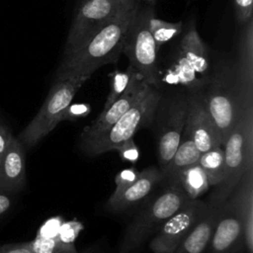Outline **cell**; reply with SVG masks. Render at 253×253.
<instances>
[{
  "label": "cell",
  "instance_id": "cell-13",
  "mask_svg": "<svg viewBox=\"0 0 253 253\" xmlns=\"http://www.w3.org/2000/svg\"><path fill=\"white\" fill-rule=\"evenodd\" d=\"M208 249L209 253H244L246 249L242 222L229 199L219 207Z\"/></svg>",
  "mask_w": 253,
  "mask_h": 253
},
{
  "label": "cell",
  "instance_id": "cell-12",
  "mask_svg": "<svg viewBox=\"0 0 253 253\" xmlns=\"http://www.w3.org/2000/svg\"><path fill=\"white\" fill-rule=\"evenodd\" d=\"M150 88L142 77L138 74L128 85L126 91L106 110H102L100 115L87 126H85L79 136V146L93 140L101 133L109 129L133 104H135Z\"/></svg>",
  "mask_w": 253,
  "mask_h": 253
},
{
  "label": "cell",
  "instance_id": "cell-22",
  "mask_svg": "<svg viewBox=\"0 0 253 253\" xmlns=\"http://www.w3.org/2000/svg\"><path fill=\"white\" fill-rule=\"evenodd\" d=\"M199 164L205 171L210 186L217 187L223 178L224 153L221 145L201 153Z\"/></svg>",
  "mask_w": 253,
  "mask_h": 253
},
{
  "label": "cell",
  "instance_id": "cell-36",
  "mask_svg": "<svg viewBox=\"0 0 253 253\" xmlns=\"http://www.w3.org/2000/svg\"><path fill=\"white\" fill-rule=\"evenodd\" d=\"M145 1H148V2H152V1H154V0H145Z\"/></svg>",
  "mask_w": 253,
  "mask_h": 253
},
{
  "label": "cell",
  "instance_id": "cell-19",
  "mask_svg": "<svg viewBox=\"0 0 253 253\" xmlns=\"http://www.w3.org/2000/svg\"><path fill=\"white\" fill-rule=\"evenodd\" d=\"M201 152L189 133L184 129L181 141L166 169L162 172L163 180H166L168 186L176 185L177 179L182 171L199 163Z\"/></svg>",
  "mask_w": 253,
  "mask_h": 253
},
{
  "label": "cell",
  "instance_id": "cell-6",
  "mask_svg": "<svg viewBox=\"0 0 253 253\" xmlns=\"http://www.w3.org/2000/svg\"><path fill=\"white\" fill-rule=\"evenodd\" d=\"M87 80L86 77L54 79L39 112L17 137L24 147L35 146L61 122L63 111Z\"/></svg>",
  "mask_w": 253,
  "mask_h": 253
},
{
  "label": "cell",
  "instance_id": "cell-27",
  "mask_svg": "<svg viewBox=\"0 0 253 253\" xmlns=\"http://www.w3.org/2000/svg\"><path fill=\"white\" fill-rule=\"evenodd\" d=\"M83 229V224L78 220L63 221L60 225L57 237L65 243H74L75 239Z\"/></svg>",
  "mask_w": 253,
  "mask_h": 253
},
{
  "label": "cell",
  "instance_id": "cell-3",
  "mask_svg": "<svg viewBox=\"0 0 253 253\" xmlns=\"http://www.w3.org/2000/svg\"><path fill=\"white\" fill-rule=\"evenodd\" d=\"M189 201L190 199L180 186H168L135 214L125 231L118 253H138L166 219Z\"/></svg>",
  "mask_w": 253,
  "mask_h": 253
},
{
  "label": "cell",
  "instance_id": "cell-1",
  "mask_svg": "<svg viewBox=\"0 0 253 253\" xmlns=\"http://www.w3.org/2000/svg\"><path fill=\"white\" fill-rule=\"evenodd\" d=\"M201 91L223 145L238 123L253 112V80L244 76L236 62L230 60L209 74Z\"/></svg>",
  "mask_w": 253,
  "mask_h": 253
},
{
  "label": "cell",
  "instance_id": "cell-33",
  "mask_svg": "<svg viewBox=\"0 0 253 253\" xmlns=\"http://www.w3.org/2000/svg\"><path fill=\"white\" fill-rule=\"evenodd\" d=\"M12 136V132L4 125L0 124V159L3 156Z\"/></svg>",
  "mask_w": 253,
  "mask_h": 253
},
{
  "label": "cell",
  "instance_id": "cell-10",
  "mask_svg": "<svg viewBox=\"0 0 253 253\" xmlns=\"http://www.w3.org/2000/svg\"><path fill=\"white\" fill-rule=\"evenodd\" d=\"M208 209V202L190 200L172 214L152 236L149 243L153 253H173Z\"/></svg>",
  "mask_w": 253,
  "mask_h": 253
},
{
  "label": "cell",
  "instance_id": "cell-4",
  "mask_svg": "<svg viewBox=\"0 0 253 253\" xmlns=\"http://www.w3.org/2000/svg\"><path fill=\"white\" fill-rule=\"evenodd\" d=\"M222 147L223 178L208 202L215 207L222 205L231 196L246 170L253 165V112L231 130Z\"/></svg>",
  "mask_w": 253,
  "mask_h": 253
},
{
  "label": "cell",
  "instance_id": "cell-30",
  "mask_svg": "<svg viewBox=\"0 0 253 253\" xmlns=\"http://www.w3.org/2000/svg\"><path fill=\"white\" fill-rule=\"evenodd\" d=\"M116 150L125 160L129 162H136L139 157V150L132 137L123 141Z\"/></svg>",
  "mask_w": 253,
  "mask_h": 253
},
{
  "label": "cell",
  "instance_id": "cell-21",
  "mask_svg": "<svg viewBox=\"0 0 253 253\" xmlns=\"http://www.w3.org/2000/svg\"><path fill=\"white\" fill-rule=\"evenodd\" d=\"M243 26L244 29L239 37L237 60L235 62L241 73L253 80V18Z\"/></svg>",
  "mask_w": 253,
  "mask_h": 253
},
{
  "label": "cell",
  "instance_id": "cell-11",
  "mask_svg": "<svg viewBox=\"0 0 253 253\" xmlns=\"http://www.w3.org/2000/svg\"><path fill=\"white\" fill-rule=\"evenodd\" d=\"M184 129L201 153L221 145L215 125L209 114L201 89L187 95V114Z\"/></svg>",
  "mask_w": 253,
  "mask_h": 253
},
{
  "label": "cell",
  "instance_id": "cell-2",
  "mask_svg": "<svg viewBox=\"0 0 253 253\" xmlns=\"http://www.w3.org/2000/svg\"><path fill=\"white\" fill-rule=\"evenodd\" d=\"M137 6L138 1L93 31L70 53L64 55L54 79H89L100 67L116 63L123 53L125 38Z\"/></svg>",
  "mask_w": 253,
  "mask_h": 253
},
{
  "label": "cell",
  "instance_id": "cell-5",
  "mask_svg": "<svg viewBox=\"0 0 253 253\" xmlns=\"http://www.w3.org/2000/svg\"><path fill=\"white\" fill-rule=\"evenodd\" d=\"M161 97L162 93L159 88L150 86L147 92L109 129L93 140L79 146L80 149L90 156H97L116 150L123 141L133 137L138 129L151 125Z\"/></svg>",
  "mask_w": 253,
  "mask_h": 253
},
{
  "label": "cell",
  "instance_id": "cell-20",
  "mask_svg": "<svg viewBox=\"0 0 253 253\" xmlns=\"http://www.w3.org/2000/svg\"><path fill=\"white\" fill-rule=\"evenodd\" d=\"M176 185L182 188L190 200L198 199L211 187L208 177L199 163L182 171Z\"/></svg>",
  "mask_w": 253,
  "mask_h": 253
},
{
  "label": "cell",
  "instance_id": "cell-31",
  "mask_svg": "<svg viewBox=\"0 0 253 253\" xmlns=\"http://www.w3.org/2000/svg\"><path fill=\"white\" fill-rule=\"evenodd\" d=\"M62 222H63V219L61 217H59V216L52 217V218L48 219L47 221H45L44 224H42V226L41 227L38 234L41 236H44V237L57 236Z\"/></svg>",
  "mask_w": 253,
  "mask_h": 253
},
{
  "label": "cell",
  "instance_id": "cell-24",
  "mask_svg": "<svg viewBox=\"0 0 253 253\" xmlns=\"http://www.w3.org/2000/svg\"><path fill=\"white\" fill-rule=\"evenodd\" d=\"M137 75V71L129 64L126 70H114L110 74V91L104 104L103 110L109 108L126 91L128 85Z\"/></svg>",
  "mask_w": 253,
  "mask_h": 253
},
{
  "label": "cell",
  "instance_id": "cell-18",
  "mask_svg": "<svg viewBox=\"0 0 253 253\" xmlns=\"http://www.w3.org/2000/svg\"><path fill=\"white\" fill-rule=\"evenodd\" d=\"M180 59L195 73L209 76V57L206 45L202 42L195 26H192L184 35L180 42Z\"/></svg>",
  "mask_w": 253,
  "mask_h": 253
},
{
  "label": "cell",
  "instance_id": "cell-32",
  "mask_svg": "<svg viewBox=\"0 0 253 253\" xmlns=\"http://www.w3.org/2000/svg\"><path fill=\"white\" fill-rule=\"evenodd\" d=\"M0 253H34L28 242L2 244Z\"/></svg>",
  "mask_w": 253,
  "mask_h": 253
},
{
  "label": "cell",
  "instance_id": "cell-23",
  "mask_svg": "<svg viewBox=\"0 0 253 253\" xmlns=\"http://www.w3.org/2000/svg\"><path fill=\"white\" fill-rule=\"evenodd\" d=\"M148 29L154 40V42L159 49L164 43L175 39L182 33V22H168L158 19L151 14L148 20Z\"/></svg>",
  "mask_w": 253,
  "mask_h": 253
},
{
  "label": "cell",
  "instance_id": "cell-34",
  "mask_svg": "<svg viewBox=\"0 0 253 253\" xmlns=\"http://www.w3.org/2000/svg\"><path fill=\"white\" fill-rule=\"evenodd\" d=\"M12 204V194L0 191V217L5 215L10 211Z\"/></svg>",
  "mask_w": 253,
  "mask_h": 253
},
{
  "label": "cell",
  "instance_id": "cell-7",
  "mask_svg": "<svg viewBox=\"0 0 253 253\" xmlns=\"http://www.w3.org/2000/svg\"><path fill=\"white\" fill-rule=\"evenodd\" d=\"M153 13L151 7H142L138 3L125 38L123 53L147 84L159 88L158 48L148 29V20Z\"/></svg>",
  "mask_w": 253,
  "mask_h": 253
},
{
  "label": "cell",
  "instance_id": "cell-28",
  "mask_svg": "<svg viewBox=\"0 0 253 253\" xmlns=\"http://www.w3.org/2000/svg\"><path fill=\"white\" fill-rule=\"evenodd\" d=\"M235 14L240 25H245L253 14V0H234Z\"/></svg>",
  "mask_w": 253,
  "mask_h": 253
},
{
  "label": "cell",
  "instance_id": "cell-8",
  "mask_svg": "<svg viewBox=\"0 0 253 253\" xmlns=\"http://www.w3.org/2000/svg\"><path fill=\"white\" fill-rule=\"evenodd\" d=\"M187 114V95H174L159 101L154 118L156 123L157 157L159 170L163 172L171 161L185 127Z\"/></svg>",
  "mask_w": 253,
  "mask_h": 253
},
{
  "label": "cell",
  "instance_id": "cell-29",
  "mask_svg": "<svg viewBox=\"0 0 253 253\" xmlns=\"http://www.w3.org/2000/svg\"><path fill=\"white\" fill-rule=\"evenodd\" d=\"M90 106L88 104H70L63 111L61 116L62 121H75L79 118H83L90 113Z\"/></svg>",
  "mask_w": 253,
  "mask_h": 253
},
{
  "label": "cell",
  "instance_id": "cell-26",
  "mask_svg": "<svg viewBox=\"0 0 253 253\" xmlns=\"http://www.w3.org/2000/svg\"><path fill=\"white\" fill-rule=\"evenodd\" d=\"M138 171L135 168H126L120 171L115 177V190L109 199L118 197L126 187H128L137 177Z\"/></svg>",
  "mask_w": 253,
  "mask_h": 253
},
{
  "label": "cell",
  "instance_id": "cell-15",
  "mask_svg": "<svg viewBox=\"0 0 253 253\" xmlns=\"http://www.w3.org/2000/svg\"><path fill=\"white\" fill-rule=\"evenodd\" d=\"M162 180L163 174L158 168H145L138 172L136 179L118 197L114 199H108L106 207L110 211H123L126 209L142 201Z\"/></svg>",
  "mask_w": 253,
  "mask_h": 253
},
{
  "label": "cell",
  "instance_id": "cell-25",
  "mask_svg": "<svg viewBox=\"0 0 253 253\" xmlns=\"http://www.w3.org/2000/svg\"><path fill=\"white\" fill-rule=\"evenodd\" d=\"M29 244L34 253H79L74 243H65L57 236L44 237L38 234Z\"/></svg>",
  "mask_w": 253,
  "mask_h": 253
},
{
  "label": "cell",
  "instance_id": "cell-17",
  "mask_svg": "<svg viewBox=\"0 0 253 253\" xmlns=\"http://www.w3.org/2000/svg\"><path fill=\"white\" fill-rule=\"evenodd\" d=\"M220 207V206H219ZM219 207L208 203V209L173 253H205L217 219Z\"/></svg>",
  "mask_w": 253,
  "mask_h": 253
},
{
  "label": "cell",
  "instance_id": "cell-14",
  "mask_svg": "<svg viewBox=\"0 0 253 253\" xmlns=\"http://www.w3.org/2000/svg\"><path fill=\"white\" fill-rule=\"evenodd\" d=\"M26 185L25 147L14 135L0 159V191L15 194Z\"/></svg>",
  "mask_w": 253,
  "mask_h": 253
},
{
  "label": "cell",
  "instance_id": "cell-37",
  "mask_svg": "<svg viewBox=\"0 0 253 253\" xmlns=\"http://www.w3.org/2000/svg\"><path fill=\"white\" fill-rule=\"evenodd\" d=\"M1 249H2V244H0V251H1Z\"/></svg>",
  "mask_w": 253,
  "mask_h": 253
},
{
  "label": "cell",
  "instance_id": "cell-16",
  "mask_svg": "<svg viewBox=\"0 0 253 253\" xmlns=\"http://www.w3.org/2000/svg\"><path fill=\"white\" fill-rule=\"evenodd\" d=\"M228 199L241 219L246 251L253 253V165L246 170Z\"/></svg>",
  "mask_w": 253,
  "mask_h": 253
},
{
  "label": "cell",
  "instance_id": "cell-35",
  "mask_svg": "<svg viewBox=\"0 0 253 253\" xmlns=\"http://www.w3.org/2000/svg\"><path fill=\"white\" fill-rule=\"evenodd\" d=\"M80 253H96V252L94 250H92V249H86V250H84V251H82Z\"/></svg>",
  "mask_w": 253,
  "mask_h": 253
},
{
  "label": "cell",
  "instance_id": "cell-9",
  "mask_svg": "<svg viewBox=\"0 0 253 253\" xmlns=\"http://www.w3.org/2000/svg\"><path fill=\"white\" fill-rule=\"evenodd\" d=\"M137 0H79L74 13L63 56L70 53L88 35L131 7Z\"/></svg>",
  "mask_w": 253,
  "mask_h": 253
}]
</instances>
